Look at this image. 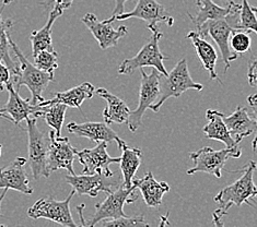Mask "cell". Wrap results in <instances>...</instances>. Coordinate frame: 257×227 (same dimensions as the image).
Instances as JSON below:
<instances>
[{
  "label": "cell",
  "instance_id": "obj_5",
  "mask_svg": "<svg viewBox=\"0 0 257 227\" xmlns=\"http://www.w3.org/2000/svg\"><path fill=\"white\" fill-rule=\"evenodd\" d=\"M38 118H29L28 127V163L35 180L40 178H48L51 175L48 167V152H50V137L43 133L38 127Z\"/></svg>",
  "mask_w": 257,
  "mask_h": 227
},
{
  "label": "cell",
  "instance_id": "obj_28",
  "mask_svg": "<svg viewBox=\"0 0 257 227\" xmlns=\"http://www.w3.org/2000/svg\"><path fill=\"white\" fill-rule=\"evenodd\" d=\"M12 27H14V20H3L2 11H0V59H2L6 64V66L8 67L10 72L14 75L15 78L18 76V73H19V65L11 58L9 53V31Z\"/></svg>",
  "mask_w": 257,
  "mask_h": 227
},
{
  "label": "cell",
  "instance_id": "obj_18",
  "mask_svg": "<svg viewBox=\"0 0 257 227\" xmlns=\"http://www.w3.org/2000/svg\"><path fill=\"white\" fill-rule=\"evenodd\" d=\"M27 162V158L18 156L7 166L0 168V189H12L24 194L33 193V188L29 186V178L24 170Z\"/></svg>",
  "mask_w": 257,
  "mask_h": 227
},
{
  "label": "cell",
  "instance_id": "obj_37",
  "mask_svg": "<svg viewBox=\"0 0 257 227\" xmlns=\"http://www.w3.org/2000/svg\"><path fill=\"white\" fill-rule=\"evenodd\" d=\"M53 4H54V7L59 8L64 11V10H67L71 7L73 4V0H50L47 4H45V7H47V6H50V5H53Z\"/></svg>",
  "mask_w": 257,
  "mask_h": 227
},
{
  "label": "cell",
  "instance_id": "obj_27",
  "mask_svg": "<svg viewBox=\"0 0 257 227\" xmlns=\"http://www.w3.org/2000/svg\"><path fill=\"white\" fill-rule=\"evenodd\" d=\"M63 10L53 7L52 11L48 16V20L46 24L41 30L33 31L30 34V42L32 45V54L35 56L36 54L44 51V50H54L53 46V40H52V29L55 21L63 15Z\"/></svg>",
  "mask_w": 257,
  "mask_h": 227
},
{
  "label": "cell",
  "instance_id": "obj_7",
  "mask_svg": "<svg viewBox=\"0 0 257 227\" xmlns=\"http://www.w3.org/2000/svg\"><path fill=\"white\" fill-rule=\"evenodd\" d=\"M135 190V187L126 188L120 183L115 191L107 193L105 200L95 204V212L88 222H85V226H94L103 220L127 216L124 212V205L133 203L138 199V195L134 192Z\"/></svg>",
  "mask_w": 257,
  "mask_h": 227
},
{
  "label": "cell",
  "instance_id": "obj_25",
  "mask_svg": "<svg viewBox=\"0 0 257 227\" xmlns=\"http://www.w3.org/2000/svg\"><path fill=\"white\" fill-rule=\"evenodd\" d=\"M95 92V88L89 82H84L78 87L71 88L70 90H67L64 92H58L55 94L52 100L44 101L45 103H62L67 105V107H73V108H81L82 103L85 100L92 99L93 94Z\"/></svg>",
  "mask_w": 257,
  "mask_h": 227
},
{
  "label": "cell",
  "instance_id": "obj_42",
  "mask_svg": "<svg viewBox=\"0 0 257 227\" xmlns=\"http://www.w3.org/2000/svg\"><path fill=\"white\" fill-rule=\"evenodd\" d=\"M0 117H2V118H5V119H7V120H10V121H11L10 116H8V115H6V114L2 113V110H0Z\"/></svg>",
  "mask_w": 257,
  "mask_h": 227
},
{
  "label": "cell",
  "instance_id": "obj_8",
  "mask_svg": "<svg viewBox=\"0 0 257 227\" xmlns=\"http://www.w3.org/2000/svg\"><path fill=\"white\" fill-rule=\"evenodd\" d=\"M242 151L232 149L213 150L210 146H204L198 151L189 153V157L194 162V166L187 170V175H195L196 173H206L221 178L222 169L229 158H238Z\"/></svg>",
  "mask_w": 257,
  "mask_h": 227
},
{
  "label": "cell",
  "instance_id": "obj_14",
  "mask_svg": "<svg viewBox=\"0 0 257 227\" xmlns=\"http://www.w3.org/2000/svg\"><path fill=\"white\" fill-rule=\"evenodd\" d=\"M50 137V152H48V167L51 173L55 170L66 169L71 175H75L73 162L77 157V149L70 144L69 139L57 137L55 131L48 132Z\"/></svg>",
  "mask_w": 257,
  "mask_h": 227
},
{
  "label": "cell",
  "instance_id": "obj_32",
  "mask_svg": "<svg viewBox=\"0 0 257 227\" xmlns=\"http://www.w3.org/2000/svg\"><path fill=\"white\" fill-rule=\"evenodd\" d=\"M252 39L248 31L235 30L230 38V46L237 55H244L250 50Z\"/></svg>",
  "mask_w": 257,
  "mask_h": 227
},
{
  "label": "cell",
  "instance_id": "obj_10",
  "mask_svg": "<svg viewBox=\"0 0 257 227\" xmlns=\"http://www.w3.org/2000/svg\"><path fill=\"white\" fill-rule=\"evenodd\" d=\"M132 18L144 20L147 23L148 30L158 28L159 23H165L168 27H172L174 24L173 17L170 16L169 12L157 0H137L136 7L133 11L124 12L118 16H112L104 21L113 23L114 21H124Z\"/></svg>",
  "mask_w": 257,
  "mask_h": 227
},
{
  "label": "cell",
  "instance_id": "obj_36",
  "mask_svg": "<svg viewBox=\"0 0 257 227\" xmlns=\"http://www.w3.org/2000/svg\"><path fill=\"white\" fill-rule=\"evenodd\" d=\"M247 103H248V105L250 106V108H252V110H253L255 121L257 124V94H250L247 97ZM252 150H253V152H256V150H257V130H256V134L254 137V140L252 141Z\"/></svg>",
  "mask_w": 257,
  "mask_h": 227
},
{
  "label": "cell",
  "instance_id": "obj_24",
  "mask_svg": "<svg viewBox=\"0 0 257 227\" xmlns=\"http://www.w3.org/2000/svg\"><path fill=\"white\" fill-rule=\"evenodd\" d=\"M196 6L198 7V12L196 16H192L191 14H187L189 19L192 20L196 30H198L203 24L208 21L218 20L225 18L229 14L233 11L238 4L232 5L231 7H221L217 4H215L212 0H195Z\"/></svg>",
  "mask_w": 257,
  "mask_h": 227
},
{
  "label": "cell",
  "instance_id": "obj_1",
  "mask_svg": "<svg viewBox=\"0 0 257 227\" xmlns=\"http://www.w3.org/2000/svg\"><path fill=\"white\" fill-rule=\"evenodd\" d=\"M256 169V163L249 161L244 165L242 169L233 171V173L240 171L242 176L230 186L223 188L213 199L218 204V208L212 213L213 224L223 226L222 219L228 214L232 205L241 206L243 203H246L253 206L249 201L257 197V186L254 182V173Z\"/></svg>",
  "mask_w": 257,
  "mask_h": 227
},
{
  "label": "cell",
  "instance_id": "obj_13",
  "mask_svg": "<svg viewBox=\"0 0 257 227\" xmlns=\"http://www.w3.org/2000/svg\"><path fill=\"white\" fill-rule=\"evenodd\" d=\"M113 177H107L103 174H93V175H67L65 177L66 181L69 183L75 190L76 193L80 195H89V197H96L99 192L103 191L106 194L113 191V187L119 186V178L114 180Z\"/></svg>",
  "mask_w": 257,
  "mask_h": 227
},
{
  "label": "cell",
  "instance_id": "obj_22",
  "mask_svg": "<svg viewBox=\"0 0 257 227\" xmlns=\"http://www.w3.org/2000/svg\"><path fill=\"white\" fill-rule=\"evenodd\" d=\"M99 96L106 102V108L103 112V118L106 124H127L130 119L131 109L127 104L119 97L112 94L107 90L100 88L96 90Z\"/></svg>",
  "mask_w": 257,
  "mask_h": 227
},
{
  "label": "cell",
  "instance_id": "obj_6",
  "mask_svg": "<svg viewBox=\"0 0 257 227\" xmlns=\"http://www.w3.org/2000/svg\"><path fill=\"white\" fill-rule=\"evenodd\" d=\"M150 32V40L143 46L136 56L130 59H125L119 65V75H132L135 70L145 68V67H152V68L160 72L161 75H168V71L163 65V61L167 59V57L163 56L160 47H159V42L162 39L163 34L158 28L151 29Z\"/></svg>",
  "mask_w": 257,
  "mask_h": 227
},
{
  "label": "cell",
  "instance_id": "obj_16",
  "mask_svg": "<svg viewBox=\"0 0 257 227\" xmlns=\"http://www.w3.org/2000/svg\"><path fill=\"white\" fill-rule=\"evenodd\" d=\"M81 21L92 33L94 39L99 43L100 47L104 51L107 50V48L117 46L118 41L128 33L127 27L120 26L118 29H114L112 23L99 21L96 16L93 14L84 15L81 18Z\"/></svg>",
  "mask_w": 257,
  "mask_h": 227
},
{
  "label": "cell",
  "instance_id": "obj_26",
  "mask_svg": "<svg viewBox=\"0 0 257 227\" xmlns=\"http://www.w3.org/2000/svg\"><path fill=\"white\" fill-rule=\"evenodd\" d=\"M121 151L120 156V170L123 175V186L126 188L133 187V179L136 175L138 168L142 165L143 151L138 148H131L127 143L118 148Z\"/></svg>",
  "mask_w": 257,
  "mask_h": 227
},
{
  "label": "cell",
  "instance_id": "obj_38",
  "mask_svg": "<svg viewBox=\"0 0 257 227\" xmlns=\"http://www.w3.org/2000/svg\"><path fill=\"white\" fill-rule=\"evenodd\" d=\"M126 2H128V0H115V7H114L112 16H118V15L124 14Z\"/></svg>",
  "mask_w": 257,
  "mask_h": 227
},
{
  "label": "cell",
  "instance_id": "obj_31",
  "mask_svg": "<svg viewBox=\"0 0 257 227\" xmlns=\"http://www.w3.org/2000/svg\"><path fill=\"white\" fill-rule=\"evenodd\" d=\"M34 66L40 70L54 73L58 68V53L55 50H44L33 56Z\"/></svg>",
  "mask_w": 257,
  "mask_h": 227
},
{
  "label": "cell",
  "instance_id": "obj_20",
  "mask_svg": "<svg viewBox=\"0 0 257 227\" xmlns=\"http://www.w3.org/2000/svg\"><path fill=\"white\" fill-rule=\"evenodd\" d=\"M223 114L215 109H208L206 112V118L208 119V124L203 128L206 138L219 141L225 144L228 149L235 151H241L240 143H236L234 139L232 138L228 127L223 121Z\"/></svg>",
  "mask_w": 257,
  "mask_h": 227
},
{
  "label": "cell",
  "instance_id": "obj_41",
  "mask_svg": "<svg viewBox=\"0 0 257 227\" xmlns=\"http://www.w3.org/2000/svg\"><path fill=\"white\" fill-rule=\"evenodd\" d=\"M2 2H3V7H2V10H0V11L3 12V10H4V8L6 7V6L10 5L12 2H14V0H2Z\"/></svg>",
  "mask_w": 257,
  "mask_h": 227
},
{
  "label": "cell",
  "instance_id": "obj_40",
  "mask_svg": "<svg viewBox=\"0 0 257 227\" xmlns=\"http://www.w3.org/2000/svg\"><path fill=\"white\" fill-rule=\"evenodd\" d=\"M7 192H8V189H7V188H4V190H3L2 194H0V208H2V203H3V200H4V198L6 197V194H7Z\"/></svg>",
  "mask_w": 257,
  "mask_h": 227
},
{
  "label": "cell",
  "instance_id": "obj_43",
  "mask_svg": "<svg viewBox=\"0 0 257 227\" xmlns=\"http://www.w3.org/2000/svg\"><path fill=\"white\" fill-rule=\"evenodd\" d=\"M253 8V10H254V12H255V14L257 15V7H252Z\"/></svg>",
  "mask_w": 257,
  "mask_h": 227
},
{
  "label": "cell",
  "instance_id": "obj_19",
  "mask_svg": "<svg viewBox=\"0 0 257 227\" xmlns=\"http://www.w3.org/2000/svg\"><path fill=\"white\" fill-rule=\"evenodd\" d=\"M222 118L236 143H240L244 138L249 137L257 130L256 121L248 115L245 107L237 106L230 116L223 114Z\"/></svg>",
  "mask_w": 257,
  "mask_h": 227
},
{
  "label": "cell",
  "instance_id": "obj_12",
  "mask_svg": "<svg viewBox=\"0 0 257 227\" xmlns=\"http://www.w3.org/2000/svg\"><path fill=\"white\" fill-rule=\"evenodd\" d=\"M107 142H99L93 149H83L76 152L78 161L82 164V174L93 175L103 174L107 177H113L114 173L109 169V165L119 163L120 157H112L107 153Z\"/></svg>",
  "mask_w": 257,
  "mask_h": 227
},
{
  "label": "cell",
  "instance_id": "obj_23",
  "mask_svg": "<svg viewBox=\"0 0 257 227\" xmlns=\"http://www.w3.org/2000/svg\"><path fill=\"white\" fill-rule=\"evenodd\" d=\"M186 38L192 41V44L195 48L198 58L201 61V65H203L205 70L209 72L210 80H216V81L221 83L216 71L218 55L215 47H213L210 43H208L204 38H201L197 33V31H191V32H188Z\"/></svg>",
  "mask_w": 257,
  "mask_h": 227
},
{
  "label": "cell",
  "instance_id": "obj_17",
  "mask_svg": "<svg viewBox=\"0 0 257 227\" xmlns=\"http://www.w3.org/2000/svg\"><path fill=\"white\" fill-rule=\"evenodd\" d=\"M67 129L70 133L76 134L79 138H85L89 139L93 142H112L115 141L117 143L118 148L126 143L124 140H121L117 134L115 133L113 129L104 122H84V124H76V122H69L67 125Z\"/></svg>",
  "mask_w": 257,
  "mask_h": 227
},
{
  "label": "cell",
  "instance_id": "obj_4",
  "mask_svg": "<svg viewBox=\"0 0 257 227\" xmlns=\"http://www.w3.org/2000/svg\"><path fill=\"white\" fill-rule=\"evenodd\" d=\"M9 43L10 48L17 57L18 63H19V73H18L17 77H15L17 90L19 91L22 85H26L29 91L31 92L32 104L35 105V104L43 102L44 101V99H43V92L45 91L48 84L54 80V73L40 70L33 64L30 63L28 58L21 52L19 46L12 41L11 36L9 38Z\"/></svg>",
  "mask_w": 257,
  "mask_h": 227
},
{
  "label": "cell",
  "instance_id": "obj_11",
  "mask_svg": "<svg viewBox=\"0 0 257 227\" xmlns=\"http://www.w3.org/2000/svg\"><path fill=\"white\" fill-rule=\"evenodd\" d=\"M140 89H139V102L137 108L131 112L130 119H128V128L132 132H136L137 129L140 127L143 122L144 114L147 109H149L150 106L154 104L160 92V87H159V79H160V72L158 70H152L150 75L143 70H140Z\"/></svg>",
  "mask_w": 257,
  "mask_h": 227
},
{
  "label": "cell",
  "instance_id": "obj_30",
  "mask_svg": "<svg viewBox=\"0 0 257 227\" xmlns=\"http://www.w3.org/2000/svg\"><path fill=\"white\" fill-rule=\"evenodd\" d=\"M237 30L254 32L257 35V15L250 7L247 0H242L240 15H238Z\"/></svg>",
  "mask_w": 257,
  "mask_h": 227
},
{
  "label": "cell",
  "instance_id": "obj_44",
  "mask_svg": "<svg viewBox=\"0 0 257 227\" xmlns=\"http://www.w3.org/2000/svg\"><path fill=\"white\" fill-rule=\"evenodd\" d=\"M2 150H3V145L0 144V156H2Z\"/></svg>",
  "mask_w": 257,
  "mask_h": 227
},
{
  "label": "cell",
  "instance_id": "obj_35",
  "mask_svg": "<svg viewBox=\"0 0 257 227\" xmlns=\"http://www.w3.org/2000/svg\"><path fill=\"white\" fill-rule=\"evenodd\" d=\"M10 70L4 61L0 59V92L6 89V85L10 82Z\"/></svg>",
  "mask_w": 257,
  "mask_h": 227
},
{
  "label": "cell",
  "instance_id": "obj_33",
  "mask_svg": "<svg viewBox=\"0 0 257 227\" xmlns=\"http://www.w3.org/2000/svg\"><path fill=\"white\" fill-rule=\"evenodd\" d=\"M101 225L104 227H131V226H149L148 223L145 222L144 215L137 216H124L116 219H107L101 222Z\"/></svg>",
  "mask_w": 257,
  "mask_h": 227
},
{
  "label": "cell",
  "instance_id": "obj_21",
  "mask_svg": "<svg viewBox=\"0 0 257 227\" xmlns=\"http://www.w3.org/2000/svg\"><path fill=\"white\" fill-rule=\"evenodd\" d=\"M133 187L140 190L145 203L149 207L160 206L162 204L163 195L170 191L168 183L165 181H157L150 171L143 178L133 179Z\"/></svg>",
  "mask_w": 257,
  "mask_h": 227
},
{
  "label": "cell",
  "instance_id": "obj_34",
  "mask_svg": "<svg viewBox=\"0 0 257 227\" xmlns=\"http://www.w3.org/2000/svg\"><path fill=\"white\" fill-rule=\"evenodd\" d=\"M247 82L250 88H253L257 91V58L250 60V63L248 65Z\"/></svg>",
  "mask_w": 257,
  "mask_h": 227
},
{
  "label": "cell",
  "instance_id": "obj_9",
  "mask_svg": "<svg viewBox=\"0 0 257 227\" xmlns=\"http://www.w3.org/2000/svg\"><path fill=\"white\" fill-rule=\"evenodd\" d=\"M76 191L71 190L68 197L58 201L52 197L41 198L28 210V216L33 219L45 218L67 227L78 226L72 218L70 212V201Z\"/></svg>",
  "mask_w": 257,
  "mask_h": 227
},
{
  "label": "cell",
  "instance_id": "obj_3",
  "mask_svg": "<svg viewBox=\"0 0 257 227\" xmlns=\"http://www.w3.org/2000/svg\"><path fill=\"white\" fill-rule=\"evenodd\" d=\"M159 87H160V92H159L158 99L150 106V109L156 113L171 97L177 99L188 90L201 91L204 89L203 84L195 82L192 79L185 58L181 59L167 76L160 73Z\"/></svg>",
  "mask_w": 257,
  "mask_h": 227
},
{
  "label": "cell",
  "instance_id": "obj_2",
  "mask_svg": "<svg viewBox=\"0 0 257 227\" xmlns=\"http://www.w3.org/2000/svg\"><path fill=\"white\" fill-rule=\"evenodd\" d=\"M241 5H237V7L222 19L208 21L203 24L197 31V33L201 38H209L216 43L219 47V51L221 53V57L224 63V72L230 68L232 61L237 59L238 55L232 51L230 46V38L233 31L237 30L238 24V15H240Z\"/></svg>",
  "mask_w": 257,
  "mask_h": 227
},
{
  "label": "cell",
  "instance_id": "obj_15",
  "mask_svg": "<svg viewBox=\"0 0 257 227\" xmlns=\"http://www.w3.org/2000/svg\"><path fill=\"white\" fill-rule=\"evenodd\" d=\"M6 89L9 92V99L6 105L0 109L2 113L10 116L11 121L16 126L23 120H28L29 118H40L43 114V106L40 104H32L31 99L23 100L19 95V91L15 87L14 83L9 82L6 85Z\"/></svg>",
  "mask_w": 257,
  "mask_h": 227
},
{
  "label": "cell",
  "instance_id": "obj_29",
  "mask_svg": "<svg viewBox=\"0 0 257 227\" xmlns=\"http://www.w3.org/2000/svg\"><path fill=\"white\" fill-rule=\"evenodd\" d=\"M43 106L42 117L45 119L46 124L50 126L56 133L57 137H60L63 124L66 116L67 105L62 103H45L44 101L39 103Z\"/></svg>",
  "mask_w": 257,
  "mask_h": 227
},
{
  "label": "cell",
  "instance_id": "obj_39",
  "mask_svg": "<svg viewBox=\"0 0 257 227\" xmlns=\"http://www.w3.org/2000/svg\"><path fill=\"white\" fill-rule=\"evenodd\" d=\"M212 2L217 4V5H219V6H221V7H224V8L231 7L232 5L235 4L233 0H212Z\"/></svg>",
  "mask_w": 257,
  "mask_h": 227
}]
</instances>
